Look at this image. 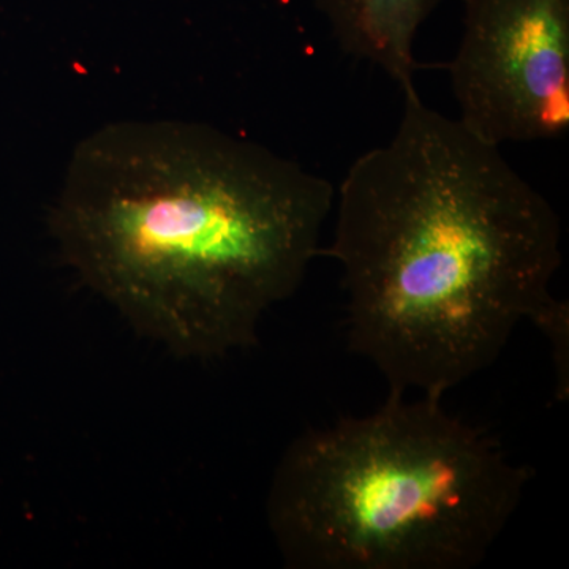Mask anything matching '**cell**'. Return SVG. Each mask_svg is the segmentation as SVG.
Listing matches in <instances>:
<instances>
[{"instance_id": "1", "label": "cell", "mask_w": 569, "mask_h": 569, "mask_svg": "<svg viewBox=\"0 0 569 569\" xmlns=\"http://www.w3.org/2000/svg\"><path fill=\"white\" fill-rule=\"evenodd\" d=\"M328 179L206 123H108L74 149L51 211L62 260L182 358L257 342L301 287L335 211Z\"/></svg>"}, {"instance_id": "4", "label": "cell", "mask_w": 569, "mask_h": 569, "mask_svg": "<svg viewBox=\"0 0 569 569\" xmlns=\"http://www.w3.org/2000/svg\"><path fill=\"white\" fill-rule=\"evenodd\" d=\"M449 63L458 119L500 148L569 130V0H466Z\"/></svg>"}, {"instance_id": "2", "label": "cell", "mask_w": 569, "mask_h": 569, "mask_svg": "<svg viewBox=\"0 0 569 569\" xmlns=\"http://www.w3.org/2000/svg\"><path fill=\"white\" fill-rule=\"evenodd\" d=\"M335 209L325 253L342 272L348 348L391 392L443 399L560 305L556 209L417 89L391 140L348 168Z\"/></svg>"}, {"instance_id": "3", "label": "cell", "mask_w": 569, "mask_h": 569, "mask_svg": "<svg viewBox=\"0 0 569 569\" xmlns=\"http://www.w3.org/2000/svg\"><path fill=\"white\" fill-rule=\"evenodd\" d=\"M389 391L361 418L291 441L268 522L296 569H471L518 511L533 471L449 413L441 397Z\"/></svg>"}, {"instance_id": "5", "label": "cell", "mask_w": 569, "mask_h": 569, "mask_svg": "<svg viewBox=\"0 0 569 569\" xmlns=\"http://www.w3.org/2000/svg\"><path fill=\"white\" fill-rule=\"evenodd\" d=\"M340 50L387 71L402 92L417 89L415 39L441 0H313Z\"/></svg>"}]
</instances>
